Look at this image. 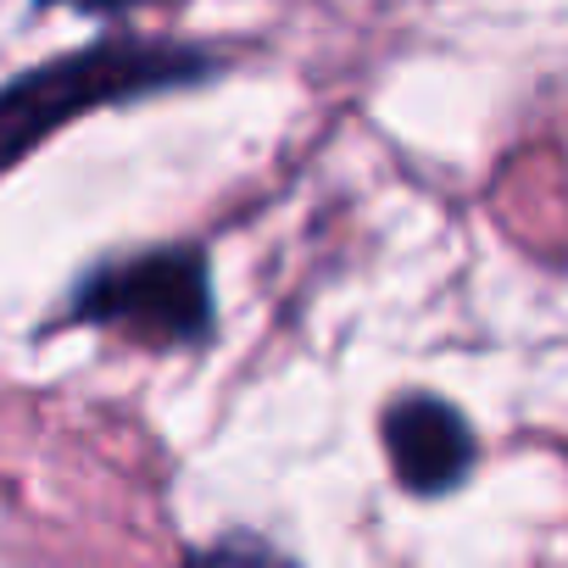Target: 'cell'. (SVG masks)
<instances>
[{"instance_id": "obj_1", "label": "cell", "mask_w": 568, "mask_h": 568, "mask_svg": "<svg viewBox=\"0 0 568 568\" xmlns=\"http://www.w3.org/2000/svg\"><path fill=\"white\" fill-rule=\"evenodd\" d=\"M206 73H212L206 51L162 45V40H101L90 51L57 57L0 90V173L84 112L156 95V90H179Z\"/></svg>"}, {"instance_id": "obj_3", "label": "cell", "mask_w": 568, "mask_h": 568, "mask_svg": "<svg viewBox=\"0 0 568 568\" xmlns=\"http://www.w3.org/2000/svg\"><path fill=\"white\" fill-rule=\"evenodd\" d=\"M385 452L407 490L440 496V490L463 485V474L474 468V429L452 402L418 390L385 413Z\"/></svg>"}, {"instance_id": "obj_5", "label": "cell", "mask_w": 568, "mask_h": 568, "mask_svg": "<svg viewBox=\"0 0 568 568\" xmlns=\"http://www.w3.org/2000/svg\"><path fill=\"white\" fill-rule=\"evenodd\" d=\"M45 7H73L90 18H112V12H134V7H156V0H45Z\"/></svg>"}, {"instance_id": "obj_2", "label": "cell", "mask_w": 568, "mask_h": 568, "mask_svg": "<svg viewBox=\"0 0 568 568\" xmlns=\"http://www.w3.org/2000/svg\"><path fill=\"white\" fill-rule=\"evenodd\" d=\"M73 318L123 329L145 346H195L212 335L206 262L190 245H162V251L101 262L73 291Z\"/></svg>"}, {"instance_id": "obj_4", "label": "cell", "mask_w": 568, "mask_h": 568, "mask_svg": "<svg viewBox=\"0 0 568 568\" xmlns=\"http://www.w3.org/2000/svg\"><path fill=\"white\" fill-rule=\"evenodd\" d=\"M190 568H296V562L256 535H223V540L190 551Z\"/></svg>"}]
</instances>
